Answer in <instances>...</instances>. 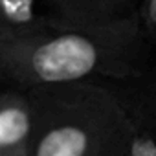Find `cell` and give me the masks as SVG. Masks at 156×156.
Here are the masks:
<instances>
[{"label": "cell", "instance_id": "3957f363", "mask_svg": "<svg viewBox=\"0 0 156 156\" xmlns=\"http://www.w3.org/2000/svg\"><path fill=\"white\" fill-rule=\"evenodd\" d=\"M130 121L132 138L125 156H156V61L129 77L103 79Z\"/></svg>", "mask_w": 156, "mask_h": 156}, {"label": "cell", "instance_id": "8992f818", "mask_svg": "<svg viewBox=\"0 0 156 156\" xmlns=\"http://www.w3.org/2000/svg\"><path fill=\"white\" fill-rule=\"evenodd\" d=\"M37 0H0V42L17 39L37 28L46 20V15L35 13Z\"/></svg>", "mask_w": 156, "mask_h": 156}, {"label": "cell", "instance_id": "7a4b0ae2", "mask_svg": "<svg viewBox=\"0 0 156 156\" xmlns=\"http://www.w3.org/2000/svg\"><path fill=\"white\" fill-rule=\"evenodd\" d=\"M31 134L26 156H125L132 129L103 79L26 88Z\"/></svg>", "mask_w": 156, "mask_h": 156}, {"label": "cell", "instance_id": "52a82bcc", "mask_svg": "<svg viewBox=\"0 0 156 156\" xmlns=\"http://www.w3.org/2000/svg\"><path fill=\"white\" fill-rule=\"evenodd\" d=\"M138 17L147 39L156 46V0H141L138 4Z\"/></svg>", "mask_w": 156, "mask_h": 156}, {"label": "cell", "instance_id": "6da1fadb", "mask_svg": "<svg viewBox=\"0 0 156 156\" xmlns=\"http://www.w3.org/2000/svg\"><path fill=\"white\" fill-rule=\"evenodd\" d=\"M151 48L138 13L105 24H72L46 15L41 28L0 42V87L136 75L149 66Z\"/></svg>", "mask_w": 156, "mask_h": 156}, {"label": "cell", "instance_id": "5b68a950", "mask_svg": "<svg viewBox=\"0 0 156 156\" xmlns=\"http://www.w3.org/2000/svg\"><path fill=\"white\" fill-rule=\"evenodd\" d=\"M51 15L72 24H105L138 13L136 0H42Z\"/></svg>", "mask_w": 156, "mask_h": 156}, {"label": "cell", "instance_id": "277c9868", "mask_svg": "<svg viewBox=\"0 0 156 156\" xmlns=\"http://www.w3.org/2000/svg\"><path fill=\"white\" fill-rule=\"evenodd\" d=\"M31 134V103L26 88H0V156H26Z\"/></svg>", "mask_w": 156, "mask_h": 156}]
</instances>
